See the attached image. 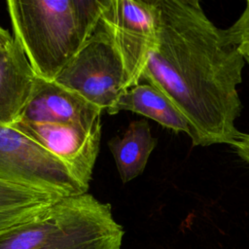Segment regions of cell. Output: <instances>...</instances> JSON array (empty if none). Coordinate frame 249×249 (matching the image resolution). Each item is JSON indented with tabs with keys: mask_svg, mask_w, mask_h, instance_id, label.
Wrapping results in <instances>:
<instances>
[{
	"mask_svg": "<svg viewBox=\"0 0 249 249\" xmlns=\"http://www.w3.org/2000/svg\"><path fill=\"white\" fill-rule=\"evenodd\" d=\"M157 42L140 82L163 94L185 117L193 146L232 145L242 104L243 55L196 0H159ZM139 82V83H140Z\"/></svg>",
	"mask_w": 249,
	"mask_h": 249,
	"instance_id": "obj_1",
	"label": "cell"
},
{
	"mask_svg": "<svg viewBox=\"0 0 249 249\" xmlns=\"http://www.w3.org/2000/svg\"><path fill=\"white\" fill-rule=\"evenodd\" d=\"M108 0H8L14 39L35 75L53 82L93 33Z\"/></svg>",
	"mask_w": 249,
	"mask_h": 249,
	"instance_id": "obj_2",
	"label": "cell"
},
{
	"mask_svg": "<svg viewBox=\"0 0 249 249\" xmlns=\"http://www.w3.org/2000/svg\"><path fill=\"white\" fill-rule=\"evenodd\" d=\"M124 233L111 205L85 193L61 197L0 237V249H121Z\"/></svg>",
	"mask_w": 249,
	"mask_h": 249,
	"instance_id": "obj_3",
	"label": "cell"
},
{
	"mask_svg": "<svg viewBox=\"0 0 249 249\" xmlns=\"http://www.w3.org/2000/svg\"><path fill=\"white\" fill-rule=\"evenodd\" d=\"M53 82L108 114L131 88L122 53L101 18L91 36Z\"/></svg>",
	"mask_w": 249,
	"mask_h": 249,
	"instance_id": "obj_4",
	"label": "cell"
},
{
	"mask_svg": "<svg viewBox=\"0 0 249 249\" xmlns=\"http://www.w3.org/2000/svg\"><path fill=\"white\" fill-rule=\"evenodd\" d=\"M0 181L60 197L88 193L63 161L4 124H0Z\"/></svg>",
	"mask_w": 249,
	"mask_h": 249,
	"instance_id": "obj_5",
	"label": "cell"
},
{
	"mask_svg": "<svg viewBox=\"0 0 249 249\" xmlns=\"http://www.w3.org/2000/svg\"><path fill=\"white\" fill-rule=\"evenodd\" d=\"M101 18L122 53L131 87L137 85L157 42L159 0H108Z\"/></svg>",
	"mask_w": 249,
	"mask_h": 249,
	"instance_id": "obj_6",
	"label": "cell"
},
{
	"mask_svg": "<svg viewBox=\"0 0 249 249\" xmlns=\"http://www.w3.org/2000/svg\"><path fill=\"white\" fill-rule=\"evenodd\" d=\"M25 134L63 161L89 190L101 139V123H33L16 121L9 125Z\"/></svg>",
	"mask_w": 249,
	"mask_h": 249,
	"instance_id": "obj_7",
	"label": "cell"
},
{
	"mask_svg": "<svg viewBox=\"0 0 249 249\" xmlns=\"http://www.w3.org/2000/svg\"><path fill=\"white\" fill-rule=\"evenodd\" d=\"M102 111L55 82L36 78L32 94L17 121L33 123H101Z\"/></svg>",
	"mask_w": 249,
	"mask_h": 249,
	"instance_id": "obj_8",
	"label": "cell"
},
{
	"mask_svg": "<svg viewBox=\"0 0 249 249\" xmlns=\"http://www.w3.org/2000/svg\"><path fill=\"white\" fill-rule=\"evenodd\" d=\"M29 61L14 39L0 50V124L11 125L27 104L36 81Z\"/></svg>",
	"mask_w": 249,
	"mask_h": 249,
	"instance_id": "obj_9",
	"label": "cell"
},
{
	"mask_svg": "<svg viewBox=\"0 0 249 249\" xmlns=\"http://www.w3.org/2000/svg\"><path fill=\"white\" fill-rule=\"evenodd\" d=\"M124 110L150 118L175 132L191 135L190 124L178 108L165 94L148 83H138L127 89L118 98L109 114L115 115Z\"/></svg>",
	"mask_w": 249,
	"mask_h": 249,
	"instance_id": "obj_10",
	"label": "cell"
},
{
	"mask_svg": "<svg viewBox=\"0 0 249 249\" xmlns=\"http://www.w3.org/2000/svg\"><path fill=\"white\" fill-rule=\"evenodd\" d=\"M158 144L150 125L144 119L133 121L121 136L108 142L123 183H127L143 173L149 157Z\"/></svg>",
	"mask_w": 249,
	"mask_h": 249,
	"instance_id": "obj_11",
	"label": "cell"
},
{
	"mask_svg": "<svg viewBox=\"0 0 249 249\" xmlns=\"http://www.w3.org/2000/svg\"><path fill=\"white\" fill-rule=\"evenodd\" d=\"M60 198L0 181V237L35 220Z\"/></svg>",
	"mask_w": 249,
	"mask_h": 249,
	"instance_id": "obj_12",
	"label": "cell"
},
{
	"mask_svg": "<svg viewBox=\"0 0 249 249\" xmlns=\"http://www.w3.org/2000/svg\"><path fill=\"white\" fill-rule=\"evenodd\" d=\"M231 43L238 52L244 56L249 53V1L246 2L245 9L234 21V23L226 29Z\"/></svg>",
	"mask_w": 249,
	"mask_h": 249,
	"instance_id": "obj_13",
	"label": "cell"
},
{
	"mask_svg": "<svg viewBox=\"0 0 249 249\" xmlns=\"http://www.w3.org/2000/svg\"><path fill=\"white\" fill-rule=\"evenodd\" d=\"M231 146L235 148L237 154L244 160L249 162V133L239 132Z\"/></svg>",
	"mask_w": 249,
	"mask_h": 249,
	"instance_id": "obj_14",
	"label": "cell"
},
{
	"mask_svg": "<svg viewBox=\"0 0 249 249\" xmlns=\"http://www.w3.org/2000/svg\"><path fill=\"white\" fill-rule=\"evenodd\" d=\"M12 40L13 36L9 33V31L0 25V50L9 43H11Z\"/></svg>",
	"mask_w": 249,
	"mask_h": 249,
	"instance_id": "obj_15",
	"label": "cell"
},
{
	"mask_svg": "<svg viewBox=\"0 0 249 249\" xmlns=\"http://www.w3.org/2000/svg\"><path fill=\"white\" fill-rule=\"evenodd\" d=\"M243 57H244V60L249 64V53H248V54H246V55H244Z\"/></svg>",
	"mask_w": 249,
	"mask_h": 249,
	"instance_id": "obj_16",
	"label": "cell"
}]
</instances>
